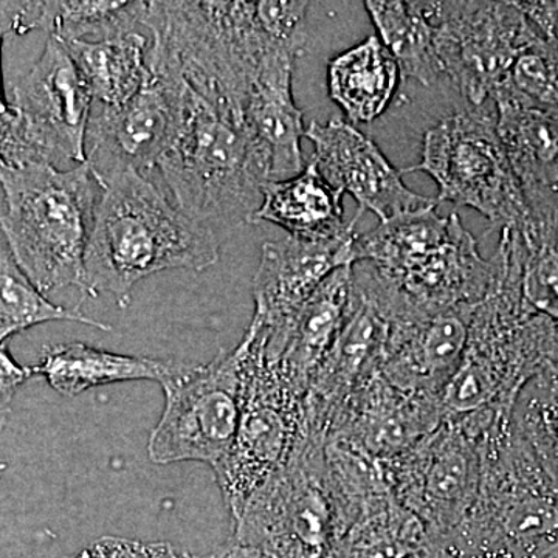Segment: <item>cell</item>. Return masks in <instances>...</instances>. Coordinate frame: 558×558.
Masks as SVG:
<instances>
[{"label": "cell", "mask_w": 558, "mask_h": 558, "mask_svg": "<svg viewBox=\"0 0 558 558\" xmlns=\"http://www.w3.org/2000/svg\"><path fill=\"white\" fill-rule=\"evenodd\" d=\"M84 256L83 293H112L121 306L142 279L165 270L202 271L219 260L215 231L190 218L137 171L100 186Z\"/></svg>", "instance_id": "cell-1"}, {"label": "cell", "mask_w": 558, "mask_h": 558, "mask_svg": "<svg viewBox=\"0 0 558 558\" xmlns=\"http://www.w3.org/2000/svg\"><path fill=\"white\" fill-rule=\"evenodd\" d=\"M149 65L168 80L174 100L171 138L157 165L172 201L211 230L213 226L252 223L267 180L244 121L191 89L150 54Z\"/></svg>", "instance_id": "cell-2"}, {"label": "cell", "mask_w": 558, "mask_h": 558, "mask_svg": "<svg viewBox=\"0 0 558 558\" xmlns=\"http://www.w3.org/2000/svg\"><path fill=\"white\" fill-rule=\"evenodd\" d=\"M475 502L440 546L453 558H548L558 550V487L512 414L483 433Z\"/></svg>", "instance_id": "cell-3"}, {"label": "cell", "mask_w": 558, "mask_h": 558, "mask_svg": "<svg viewBox=\"0 0 558 558\" xmlns=\"http://www.w3.org/2000/svg\"><path fill=\"white\" fill-rule=\"evenodd\" d=\"M89 165L0 163V233L25 277L44 295L84 289V256L97 196Z\"/></svg>", "instance_id": "cell-4"}, {"label": "cell", "mask_w": 558, "mask_h": 558, "mask_svg": "<svg viewBox=\"0 0 558 558\" xmlns=\"http://www.w3.org/2000/svg\"><path fill=\"white\" fill-rule=\"evenodd\" d=\"M473 311L461 365L440 392L444 418L512 413L521 388L558 359V328L524 306L505 264Z\"/></svg>", "instance_id": "cell-5"}, {"label": "cell", "mask_w": 558, "mask_h": 558, "mask_svg": "<svg viewBox=\"0 0 558 558\" xmlns=\"http://www.w3.org/2000/svg\"><path fill=\"white\" fill-rule=\"evenodd\" d=\"M436 208L379 223L355 240V263H369L421 314L478 304L497 277L495 260L481 256L457 213L440 216Z\"/></svg>", "instance_id": "cell-6"}, {"label": "cell", "mask_w": 558, "mask_h": 558, "mask_svg": "<svg viewBox=\"0 0 558 558\" xmlns=\"http://www.w3.org/2000/svg\"><path fill=\"white\" fill-rule=\"evenodd\" d=\"M354 523L330 480L322 442L306 435L289 464L233 521V542L271 558H333Z\"/></svg>", "instance_id": "cell-7"}, {"label": "cell", "mask_w": 558, "mask_h": 558, "mask_svg": "<svg viewBox=\"0 0 558 558\" xmlns=\"http://www.w3.org/2000/svg\"><path fill=\"white\" fill-rule=\"evenodd\" d=\"M240 344L244 351L240 425L229 453L213 469L233 521L255 492L289 464L306 436V392L264 355L252 325Z\"/></svg>", "instance_id": "cell-8"}, {"label": "cell", "mask_w": 558, "mask_h": 558, "mask_svg": "<svg viewBox=\"0 0 558 558\" xmlns=\"http://www.w3.org/2000/svg\"><path fill=\"white\" fill-rule=\"evenodd\" d=\"M409 171L435 179L439 204L476 209L501 230L526 219V196L499 142L495 106L469 108L439 121L425 134L421 163L402 172Z\"/></svg>", "instance_id": "cell-9"}, {"label": "cell", "mask_w": 558, "mask_h": 558, "mask_svg": "<svg viewBox=\"0 0 558 558\" xmlns=\"http://www.w3.org/2000/svg\"><path fill=\"white\" fill-rule=\"evenodd\" d=\"M92 108L94 98L78 68L49 36L39 60L14 86L0 163H86Z\"/></svg>", "instance_id": "cell-10"}, {"label": "cell", "mask_w": 558, "mask_h": 558, "mask_svg": "<svg viewBox=\"0 0 558 558\" xmlns=\"http://www.w3.org/2000/svg\"><path fill=\"white\" fill-rule=\"evenodd\" d=\"M165 409L148 442L157 465L204 462L215 469L229 453L240 425L244 391L241 344L207 365H190L161 381Z\"/></svg>", "instance_id": "cell-11"}, {"label": "cell", "mask_w": 558, "mask_h": 558, "mask_svg": "<svg viewBox=\"0 0 558 558\" xmlns=\"http://www.w3.org/2000/svg\"><path fill=\"white\" fill-rule=\"evenodd\" d=\"M484 429L469 418H444L409 453L385 465L392 495L440 542L475 502Z\"/></svg>", "instance_id": "cell-12"}, {"label": "cell", "mask_w": 558, "mask_h": 558, "mask_svg": "<svg viewBox=\"0 0 558 558\" xmlns=\"http://www.w3.org/2000/svg\"><path fill=\"white\" fill-rule=\"evenodd\" d=\"M432 10L444 75L470 108L487 105L537 39L519 2H432Z\"/></svg>", "instance_id": "cell-13"}, {"label": "cell", "mask_w": 558, "mask_h": 558, "mask_svg": "<svg viewBox=\"0 0 558 558\" xmlns=\"http://www.w3.org/2000/svg\"><path fill=\"white\" fill-rule=\"evenodd\" d=\"M357 236V230L352 229L333 240L288 236L263 245L253 282L252 325L258 329L266 355L277 349L289 323L325 279L355 263Z\"/></svg>", "instance_id": "cell-14"}, {"label": "cell", "mask_w": 558, "mask_h": 558, "mask_svg": "<svg viewBox=\"0 0 558 558\" xmlns=\"http://www.w3.org/2000/svg\"><path fill=\"white\" fill-rule=\"evenodd\" d=\"M174 123L170 83L149 68V78L121 106L92 108L86 134V163L98 186L124 171L157 168Z\"/></svg>", "instance_id": "cell-15"}, {"label": "cell", "mask_w": 558, "mask_h": 558, "mask_svg": "<svg viewBox=\"0 0 558 558\" xmlns=\"http://www.w3.org/2000/svg\"><path fill=\"white\" fill-rule=\"evenodd\" d=\"M304 137L315 153V167L332 189L351 194L360 211L374 213L380 223L439 205L438 199L418 196L402 182L396 170L373 140L340 120L314 121Z\"/></svg>", "instance_id": "cell-16"}, {"label": "cell", "mask_w": 558, "mask_h": 558, "mask_svg": "<svg viewBox=\"0 0 558 558\" xmlns=\"http://www.w3.org/2000/svg\"><path fill=\"white\" fill-rule=\"evenodd\" d=\"M475 306L389 319L381 376L400 391L439 399L464 357Z\"/></svg>", "instance_id": "cell-17"}, {"label": "cell", "mask_w": 558, "mask_h": 558, "mask_svg": "<svg viewBox=\"0 0 558 558\" xmlns=\"http://www.w3.org/2000/svg\"><path fill=\"white\" fill-rule=\"evenodd\" d=\"M442 421L439 399L400 391L379 373L348 400L323 442L347 444L387 465L409 453Z\"/></svg>", "instance_id": "cell-18"}, {"label": "cell", "mask_w": 558, "mask_h": 558, "mask_svg": "<svg viewBox=\"0 0 558 558\" xmlns=\"http://www.w3.org/2000/svg\"><path fill=\"white\" fill-rule=\"evenodd\" d=\"M300 54L290 47H274L250 87L245 130L267 182L295 178L306 168L301 150L306 130L292 92L293 69Z\"/></svg>", "instance_id": "cell-19"}, {"label": "cell", "mask_w": 558, "mask_h": 558, "mask_svg": "<svg viewBox=\"0 0 558 558\" xmlns=\"http://www.w3.org/2000/svg\"><path fill=\"white\" fill-rule=\"evenodd\" d=\"M527 216L502 229L497 255L529 311L558 328V191L524 193Z\"/></svg>", "instance_id": "cell-20"}, {"label": "cell", "mask_w": 558, "mask_h": 558, "mask_svg": "<svg viewBox=\"0 0 558 558\" xmlns=\"http://www.w3.org/2000/svg\"><path fill=\"white\" fill-rule=\"evenodd\" d=\"M351 267H340L325 279L289 323L277 349L266 355L306 395L347 318Z\"/></svg>", "instance_id": "cell-21"}, {"label": "cell", "mask_w": 558, "mask_h": 558, "mask_svg": "<svg viewBox=\"0 0 558 558\" xmlns=\"http://www.w3.org/2000/svg\"><path fill=\"white\" fill-rule=\"evenodd\" d=\"M263 201L252 223H275L300 240L323 241L355 229L359 215L344 219L343 193L332 189L310 161L295 178L264 183Z\"/></svg>", "instance_id": "cell-22"}, {"label": "cell", "mask_w": 558, "mask_h": 558, "mask_svg": "<svg viewBox=\"0 0 558 558\" xmlns=\"http://www.w3.org/2000/svg\"><path fill=\"white\" fill-rule=\"evenodd\" d=\"M175 360L116 354L84 343L54 344L44 349L33 371L46 377L50 387L65 398L119 381H163L182 369Z\"/></svg>", "instance_id": "cell-23"}, {"label": "cell", "mask_w": 558, "mask_h": 558, "mask_svg": "<svg viewBox=\"0 0 558 558\" xmlns=\"http://www.w3.org/2000/svg\"><path fill=\"white\" fill-rule=\"evenodd\" d=\"M490 101L499 142L524 193L558 191V119L502 92H495Z\"/></svg>", "instance_id": "cell-24"}, {"label": "cell", "mask_w": 558, "mask_h": 558, "mask_svg": "<svg viewBox=\"0 0 558 558\" xmlns=\"http://www.w3.org/2000/svg\"><path fill=\"white\" fill-rule=\"evenodd\" d=\"M399 81L398 62L377 36H369L329 62V97L352 124L379 119L395 98Z\"/></svg>", "instance_id": "cell-25"}, {"label": "cell", "mask_w": 558, "mask_h": 558, "mask_svg": "<svg viewBox=\"0 0 558 558\" xmlns=\"http://www.w3.org/2000/svg\"><path fill=\"white\" fill-rule=\"evenodd\" d=\"M89 87L94 105L121 106L149 78L150 36L137 31L100 40L62 43Z\"/></svg>", "instance_id": "cell-26"}, {"label": "cell", "mask_w": 558, "mask_h": 558, "mask_svg": "<svg viewBox=\"0 0 558 558\" xmlns=\"http://www.w3.org/2000/svg\"><path fill=\"white\" fill-rule=\"evenodd\" d=\"M365 9L385 49L398 62L400 80H414L429 87L444 75L436 51L432 2L369 0Z\"/></svg>", "instance_id": "cell-27"}, {"label": "cell", "mask_w": 558, "mask_h": 558, "mask_svg": "<svg viewBox=\"0 0 558 558\" xmlns=\"http://www.w3.org/2000/svg\"><path fill=\"white\" fill-rule=\"evenodd\" d=\"M432 542L422 521L396 498L362 513L333 558H411Z\"/></svg>", "instance_id": "cell-28"}, {"label": "cell", "mask_w": 558, "mask_h": 558, "mask_svg": "<svg viewBox=\"0 0 558 558\" xmlns=\"http://www.w3.org/2000/svg\"><path fill=\"white\" fill-rule=\"evenodd\" d=\"M143 11L145 2H39L36 31L49 32L50 38L62 43L108 39L134 32L140 25Z\"/></svg>", "instance_id": "cell-29"}, {"label": "cell", "mask_w": 558, "mask_h": 558, "mask_svg": "<svg viewBox=\"0 0 558 558\" xmlns=\"http://www.w3.org/2000/svg\"><path fill=\"white\" fill-rule=\"evenodd\" d=\"M47 322H75L112 330L106 323L87 317L78 310H65L50 303L25 277L7 242L0 240V344L13 333Z\"/></svg>", "instance_id": "cell-30"}, {"label": "cell", "mask_w": 558, "mask_h": 558, "mask_svg": "<svg viewBox=\"0 0 558 558\" xmlns=\"http://www.w3.org/2000/svg\"><path fill=\"white\" fill-rule=\"evenodd\" d=\"M512 422L558 487V359L521 388Z\"/></svg>", "instance_id": "cell-31"}, {"label": "cell", "mask_w": 558, "mask_h": 558, "mask_svg": "<svg viewBox=\"0 0 558 558\" xmlns=\"http://www.w3.org/2000/svg\"><path fill=\"white\" fill-rule=\"evenodd\" d=\"M497 92L558 119V46L535 39L521 51Z\"/></svg>", "instance_id": "cell-32"}, {"label": "cell", "mask_w": 558, "mask_h": 558, "mask_svg": "<svg viewBox=\"0 0 558 558\" xmlns=\"http://www.w3.org/2000/svg\"><path fill=\"white\" fill-rule=\"evenodd\" d=\"M182 550L168 542H140L123 537H101L75 558H180Z\"/></svg>", "instance_id": "cell-33"}, {"label": "cell", "mask_w": 558, "mask_h": 558, "mask_svg": "<svg viewBox=\"0 0 558 558\" xmlns=\"http://www.w3.org/2000/svg\"><path fill=\"white\" fill-rule=\"evenodd\" d=\"M33 374H35L33 368L17 365L5 344H0V429L5 425L11 400L16 395L17 388L25 384Z\"/></svg>", "instance_id": "cell-34"}, {"label": "cell", "mask_w": 558, "mask_h": 558, "mask_svg": "<svg viewBox=\"0 0 558 558\" xmlns=\"http://www.w3.org/2000/svg\"><path fill=\"white\" fill-rule=\"evenodd\" d=\"M519 7L537 39L558 46V2H519Z\"/></svg>", "instance_id": "cell-35"}, {"label": "cell", "mask_w": 558, "mask_h": 558, "mask_svg": "<svg viewBox=\"0 0 558 558\" xmlns=\"http://www.w3.org/2000/svg\"><path fill=\"white\" fill-rule=\"evenodd\" d=\"M28 2H0V60H2V43L9 33L24 35L27 20ZM10 105L5 100L2 86V68H0V116L9 112Z\"/></svg>", "instance_id": "cell-36"}, {"label": "cell", "mask_w": 558, "mask_h": 558, "mask_svg": "<svg viewBox=\"0 0 558 558\" xmlns=\"http://www.w3.org/2000/svg\"><path fill=\"white\" fill-rule=\"evenodd\" d=\"M227 558H271L269 554L264 553L255 546L241 545V543L231 542L227 546Z\"/></svg>", "instance_id": "cell-37"}, {"label": "cell", "mask_w": 558, "mask_h": 558, "mask_svg": "<svg viewBox=\"0 0 558 558\" xmlns=\"http://www.w3.org/2000/svg\"><path fill=\"white\" fill-rule=\"evenodd\" d=\"M411 558H453L447 553L439 543L429 542L427 548L422 549L421 553L416 554V556Z\"/></svg>", "instance_id": "cell-38"}, {"label": "cell", "mask_w": 558, "mask_h": 558, "mask_svg": "<svg viewBox=\"0 0 558 558\" xmlns=\"http://www.w3.org/2000/svg\"><path fill=\"white\" fill-rule=\"evenodd\" d=\"M10 110L0 116V149H2L3 140H5L7 123H9Z\"/></svg>", "instance_id": "cell-39"}, {"label": "cell", "mask_w": 558, "mask_h": 558, "mask_svg": "<svg viewBox=\"0 0 558 558\" xmlns=\"http://www.w3.org/2000/svg\"><path fill=\"white\" fill-rule=\"evenodd\" d=\"M199 558H227V548L215 550V553L207 554V556Z\"/></svg>", "instance_id": "cell-40"}, {"label": "cell", "mask_w": 558, "mask_h": 558, "mask_svg": "<svg viewBox=\"0 0 558 558\" xmlns=\"http://www.w3.org/2000/svg\"><path fill=\"white\" fill-rule=\"evenodd\" d=\"M180 558H196V557L190 556L189 553H182V556H180Z\"/></svg>", "instance_id": "cell-41"}, {"label": "cell", "mask_w": 558, "mask_h": 558, "mask_svg": "<svg viewBox=\"0 0 558 558\" xmlns=\"http://www.w3.org/2000/svg\"><path fill=\"white\" fill-rule=\"evenodd\" d=\"M548 558H558V550H556L554 554H550Z\"/></svg>", "instance_id": "cell-42"}]
</instances>
